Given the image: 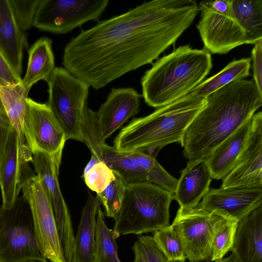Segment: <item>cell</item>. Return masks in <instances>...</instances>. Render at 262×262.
I'll use <instances>...</instances> for the list:
<instances>
[{"label": "cell", "instance_id": "obj_1", "mask_svg": "<svg viewBox=\"0 0 262 262\" xmlns=\"http://www.w3.org/2000/svg\"><path fill=\"white\" fill-rule=\"evenodd\" d=\"M199 12L193 0H154L98 21L66 46L62 64L95 90L153 63Z\"/></svg>", "mask_w": 262, "mask_h": 262}, {"label": "cell", "instance_id": "obj_2", "mask_svg": "<svg viewBox=\"0 0 262 262\" xmlns=\"http://www.w3.org/2000/svg\"><path fill=\"white\" fill-rule=\"evenodd\" d=\"M261 105L262 95L253 80L235 79L206 97L180 142L187 164L206 160Z\"/></svg>", "mask_w": 262, "mask_h": 262}, {"label": "cell", "instance_id": "obj_3", "mask_svg": "<svg viewBox=\"0 0 262 262\" xmlns=\"http://www.w3.org/2000/svg\"><path fill=\"white\" fill-rule=\"evenodd\" d=\"M196 25L204 49L225 54L262 40V0L203 1Z\"/></svg>", "mask_w": 262, "mask_h": 262}, {"label": "cell", "instance_id": "obj_4", "mask_svg": "<svg viewBox=\"0 0 262 262\" xmlns=\"http://www.w3.org/2000/svg\"><path fill=\"white\" fill-rule=\"evenodd\" d=\"M206 98L191 91L147 116L132 119L115 138L114 148L119 152H140L156 158L164 146L181 142L187 127L204 106Z\"/></svg>", "mask_w": 262, "mask_h": 262}, {"label": "cell", "instance_id": "obj_5", "mask_svg": "<svg viewBox=\"0 0 262 262\" xmlns=\"http://www.w3.org/2000/svg\"><path fill=\"white\" fill-rule=\"evenodd\" d=\"M212 67L211 54L204 48L180 46L152 63L141 79L142 97L159 108L187 95L202 83Z\"/></svg>", "mask_w": 262, "mask_h": 262}, {"label": "cell", "instance_id": "obj_6", "mask_svg": "<svg viewBox=\"0 0 262 262\" xmlns=\"http://www.w3.org/2000/svg\"><path fill=\"white\" fill-rule=\"evenodd\" d=\"M173 194L148 182L126 184L115 220V237L154 232L169 224V206Z\"/></svg>", "mask_w": 262, "mask_h": 262}, {"label": "cell", "instance_id": "obj_7", "mask_svg": "<svg viewBox=\"0 0 262 262\" xmlns=\"http://www.w3.org/2000/svg\"><path fill=\"white\" fill-rule=\"evenodd\" d=\"M47 82L49 93L47 103L67 140L82 142L81 125L90 86L62 67H55Z\"/></svg>", "mask_w": 262, "mask_h": 262}, {"label": "cell", "instance_id": "obj_8", "mask_svg": "<svg viewBox=\"0 0 262 262\" xmlns=\"http://www.w3.org/2000/svg\"><path fill=\"white\" fill-rule=\"evenodd\" d=\"M40 252L30 206L18 196L9 209L0 206V262H36Z\"/></svg>", "mask_w": 262, "mask_h": 262}, {"label": "cell", "instance_id": "obj_9", "mask_svg": "<svg viewBox=\"0 0 262 262\" xmlns=\"http://www.w3.org/2000/svg\"><path fill=\"white\" fill-rule=\"evenodd\" d=\"M229 217L215 211L179 208L171 225L180 238L186 259L189 262L210 261L214 238Z\"/></svg>", "mask_w": 262, "mask_h": 262}, {"label": "cell", "instance_id": "obj_10", "mask_svg": "<svg viewBox=\"0 0 262 262\" xmlns=\"http://www.w3.org/2000/svg\"><path fill=\"white\" fill-rule=\"evenodd\" d=\"M109 0H40L33 25L42 31L66 34L84 23L97 20Z\"/></svg>", "mask_w": 262, "mask_h": 262}, {"label": "cell", "instance_id": "obj_11", "mask_svg": "<svg viewBox=\"0 0 262 262\" xmlns=\"http://www.w3.org/2000/svg\"><path fill=\"white\" fill-rule=\"evenodd\" d=\"M25 143L32 153L42 151L50 155L59 169L65 134L47 103L27 99L23 124Z\"/></svg>", "mask_w": 262, "mask_h": 262}, {"label": "cell", "instance_id": "obj_12", "mask_svg": "<svg viewBox=\"0 0 262 262\" xmlns=\"http://www.w3.org/2000/svg\"><path fill=\"white\" fill-rule=\"evenodd\" d=\"M21 191L30 206L40 252L50 262H65L53 209L39 177L29 179Z\"/></svg>", "mask_w": 262, "mask_h": 262}, {"label": "cell", "instance_id": "obj_13", "mask_svg": "<svg viewBox=\"0 0 262 262\" xmlns=\"http://www.w3.org/2000/svg\"><path fill=\"white\" fill-rule=\"evenodd\" d=\"M31 162L51 203L65 262H73L75 235L70 214L59 184V169L52 157L42 151L33 153Z\"/></svg>", "mask_w": 262, "mask_h": 262}, {"label": "cell", "instance_id": "obj_14", "mask_svg": "<svg viewBox=\"0 0 262 262\" xmlns=\"http://www.w3.org/2000/svg\"><path fill=\"white\" fill-rule=\"evenodd\" d=\"M32 153L26 144H21L13 128L0 166V188L4 209L14 204L25 183L35 175L30 163Z\"/></svg>", "mask_w": 262, "mask_h": 262}, {"label": "cell", "instance_id": "obj_15", "mask_svg": "<svg viewBox=\"0 0 262 262\" xmlns=\"http://www.w3.org/2000/svg\"><path fill=\"white\" fill-rule=\"evenodd\" d=\"M221 187L262 188V113L251 117L248 138Z\"/></svg>", "mask_w": 262, "mask_h": 262}, {"label": "cell", "instance_id": "obj_16", "mask_svg": "<svg viewBox=\"0 0 262 262\" xmlns=\"http://www.w3.org/2000/svg\"><path fill=\"white\" fill-rule=\"evenodd\" d=\"M194 210L218 212L238 222L262 206V188L210 189Z\"/></svg>", "mask_w": 262, "mask_h": 262}, {"label": "cell", "instance_id": "obj_17", "mask_svg": "<svg viewBox=\"0 0 262 262\" xmlns=\"http://www.w3.org/2000/svg\"><path fill=\"white\" fill-rule=\"evenodd\" d=\"M142 95L132 88H112L96 113V123L102 143L140 111Z\"/></svg>", "mask_w": 262, "mask_h": 262}, {"label": "cell", "instance_id": "obj_18", "mask_svg": "<svg viewBox=\"0 0 262 262\" xmlns=\"http://www.w3.org/2000/svg\"><path fill=\"white\" fill-rule=\"evenodd\" d=\"M212 179L206 160L187 164L181 172L173 194L179 208L188 210L196 207L210 189Z\"/></svg>", "mask_w": 262, "mask_h": 262}, {"label": "cell", "instance_id": "obj_19", "mask_svg": "<svg viewBox=\"0 0 262 262\" xmlns=\"http://www.w3.org/2000/svg\"><path fill=\"white\" fill-rule=\"evenodd\" d=\"M230 251L239 262H262V206L238 222Z\"/></svg>", "mask_w": 262, "mask_h": 262}, {"label": "cell", "instance_id": "obj_20", "mask_svg": "<svg viewBox=\"0 0 262 262\" xmlns=\"http://www.w3.org/2000/svg\"><path fill=\"white\" fill-rule=\"evenodd\" d=\"M25 45L24 33L16 24L9 0H0V52L20 78Z\"/></svg>", "mask_w": 262, "mask_h": 262}, {"label": "cell", "instance_id": "obj_21", "mask_svg": "<svg viewBox=\"0 0 262 262\" xmlns=\"http://www.w3.org/2000/svg\"><path fill=\"white\" fill-rule=\"evenodd\" d=\"M100 203L89 192L75 236L73 262H96V219Z\"/></svg>", "mask_w": 262, "mask_h": 262}, {"label": "cell", "instance_id": "obj_22", "mask_svg": "<svg viewBox=\"0 0 262 262\" xmlns=\"http://www.w3.org/2000/svg\"><path fill=\"white\" fill-rule=\"evenodd\" d=\"M251 119L223 141L206 160L213 179L223 180L232 169L248 138Z\"/></svg>", "mask_w": 262, "mask_h": 262}, {"label": "cell", "instance_id": "obj_23", "mask_svg": "<svg viewBox=\"0 0 262 262\" xmlns=\"http://www.w3.org/2000/svg\"><path fill=\"white\" fill-rule=\"evenodd\" d=\"M52 42L50 38L41 37L29 49L26 73L21 80L28 92L38 81L47 82L55 68Z\"/></svg>", "mask_w": 262, "mask_h": 262}, {"label": "cell", "instance_id": "obj_24", "mask_svg": "<svg viewBox=\"0 0 262 262\" xmlns=\"http://www.w3.org/2000/svg\"><path fill=\"white\" fill-rule=\"evenodd\" d=\"M28 93L21 82L9 85H0V96L3 106L21 144H26L23 134V124Z\"/></svg>", "mask_w": 262, "mask_h": 262}, {"label": "cell", "instance_id": "obj_25", "mask_svg": "<svg viewBox=\"0 0 262 262\" xmlns=\"http://www.w3.org/2000/svg\"><path fill=\"white\" fill-rule=\"evenodd\" d=\"M102 161L126 183L147 182L146 171L131 152L118 151L105 143L102 146Z\"/></svg>", "mask_w": 262, "mask_h": 262}, {"label": "cell", "instance_id": "obj_26", "mask_svg": "<svg viewBox=\"0 0 262 262\" xmlns=\"http://www.w3.org/2000/svg\"><path fill=\"white\" fill-rule=\"evenodd\" d=\"M251 66V57L234 60L220 72L204 80L191 92L197 96L206 97L235 79H245L249 76Z\"/></svg>", "mask_w": 262, "mask_h": 262}, {"label": "cell", "instance_id": "obj_27", "mask_svg": "<svg viewBox=\"0 0 262 262\" xmlns=\"http://www.w3.org/2000/svg\"><path fill=\"white\" fill-rule=\"evenodd\" d=\"M96 262H121L118 254L117 239L113 229L105 222L104 214L99 206L96 219Z\"/></svg>", "mask_w": 262, "mask_h": 262}, {"label": "cell", "instance_id": "obj_28", "mask_svg": "<svg viewBox=\"0 0 262 262\" xmlns=\"http://www.w3.org/2000/svg\"><path fill=\"white\" fill-rule=\"evenodd\" d=\"M152 237L168 261H186L180 238L171 225L153 232Z\"/></svg>", "mask_w": 262, "mask_h": 262}, {"label": "cell", "instance_id": "obj_29", "mask_svg": "<svg viewBox=\"0 0 262 262\" xmlns=\"http://www.w3.org/2000/svg\"><path fill=\"white\" fill-rule=\"evenodd\" d=\"M114 173L115 180L101 192L97 194V198L104 208L105 216L115 219L120 210L127 183L116 172Z\"/></svg>", "mask_w": 262, "mask_h": 262}, {"label": "cell", "instance_id": "obj_30", "mask_svg": "<svg viewBox=\"0 0 262 262\" xmlns=\"http://www.w3.org/2000/svg\"><path fill=\"white\" fill-rule=\"evenodd\" d=\"M238 222L231 217L227 219L213 241L210 261L222 259L230 251Z\"/></svg>", "mask_w": 262, "mask_h": 262}, {"label": "cell", "instance_id": "obj_31", "mask_svg": "<svg viewBox=\"0 0 262 262\" xmlns=\"http://www.w3.org/2000/svg\"><path fill=\"white\" fill-rule=\"evenodd\" d=\"M82 177L89 189L98 194L115 180V174L105 163L99 161Z\"/></svg>", "mask_w": 262, "mask_h": 262}, {"label": "cell", "instance_id": "obj_32", "mask_svg": "<svg viewBox=\"0 0 262 262\" xmlns=\"http://www.w3.org/2000/svg\"><path fill=\"white\" fill-rule=\"evenodd\" d=\"M39 1L9 0L15 20L22 31L33 26Z\"/></svg>", "mask_w": 262, "mask_h": 262}, {"label": "cell", "instance_id": "obj_33", "mask_svg": "<svg viewBox=\"0 0 262 262\" xmlns=\"http://www.w3.org/2000/svg\"><path fill=\"white\" fill-rule=\"evenodd\" d=\"M147 181L174 194L178 179L170 175L156 160L147 172Z\"/></svg>", "mask_w": 262, "mask_h": 262}, {"label": "cell", "instance_id": "obj_34", "mask_svg": "<svg viewBox=\"0 0 262 262\" xmlns=\"http://www.w3.org/2000/svg\"><path fill=\"white\" fill-rule=\"evenodd\" d=\"M142 246L149 262H168L163 253L159 249L152 236L140 235L137 240Z\"/></svg>", "mask_w": 262, "mask_h": 262}, {"label": "cell", "instance_id": "obj_35", "mask_svg": "<svg viewBox=\"0 0 262 262\" xmlns=\"http://www.w3.org/2000/svg\"><path fill=\"white\" fill-rule=\"evenodd\" d=\"M251 59L253 76L252 80L259 93L262 95V40L254 44Z\"/></svg>", "mask_w": 262, "mask_h": 262}, {"label": "cell", "instance_id": "obj_36", "mask_svg": "<svg viewBox=\"0 0 262 262\" xmlns=\"http://www.w3.org/2000/svg\"><path fill=\"white\" fill-rule=\"evenodd\" d=\"M13 128L6 112L0 110V166L5 154L9 137Z\"/></svg>", "mask_w": 262, "mask_h": 262}, {"label": "cell", "instance_id": "obj_37", "mask_svg": "<svg viewBox=\"0 0 262 262\" xmlns=\"http://www.w3.org/2000/svg\"><path fill=\"white\" fill-rule=\"evenodd\" d=\"M21 80V78L16 75L0 52V85L15 84L20 82Z\"/></svg>", "mask_w": 262, "mask_h": 262}, {"label": "cell", "instance_id": "obj_38", "mask_svg": "<svg viewBox=\"0 0 262 262\" xmlns=\"http://www.w3.org/2000/svg\"><path fill=\"white\" fill-rule=\"evenodd\" d=\"M132 249L134 253L133 262H149L142 246L138 241L134 243Z\"/></svg>", "mask_w": 262, "mask_h": 262}, {"label": "cell", "instance_id": "obj_39", "mask_svg": "<svg viewBox=\"0 0 262 262\" xmlns=\"http://www.w3.org/2000/svg\"><path fill=\"white\" fill-rule=\"evenodd\" d=\"M214 262H239L235 256L232 253L229 256Z\"/></svg>", "mask_w": 262, "mask_h": 262}, {"label": "cell", "instance_id": "obj_40", "mask_svg": "<svg viewBox=\"0 0 262 262\" xmlns=\"http://www.w3.org/2000/svg\"><path fill=\"white\" fill-rule=\"evenodd\" d=\"M0 110L2 111H5V112L4 107L3 103H2V100H1V96H0Z\"/></svg>", "mask_w": 262, "mask_h": 262}, {"label": "cell", "instance_id": "obj_41", "mask_svg": "<svg viewBox=\"0 0 262 262\" xmlns=\"http://www.w3.org/2000/svg\"><path fill=\"white\" fill-rule=\"evenodd\" d=\"M36 262H49V261H48V260L47 259H45L43 260H40V261H36Z\"/></svg>", "mask_w": 262, "mask_h": 262}, {"label": "cell", "instance_id": "obj_42", "mask_svg": "<svg viewBox=\"0 0 262 262\" xmlns=\"http://www.w3.org/2000/svg\"><path fill=\"white\" fill-rule=\"evenodd\" d=\"M168 262H185V261H168Z\"/></svg>", "mask_w": 262, "mask_h": 262}, {"label": "cell", "instance_id": "obj_43", "mask_svg": "<svg viewBox=\"0 0 262 262\" xmlns=\"http://www.w3.org/2000/svg\"><path fill=\"white\" fill-rule=\"evenodd\" d=\"M0 206H1V205H0Z\"/></svg>", "mask_w": 262, "mask_h": 262}]
</instances>
